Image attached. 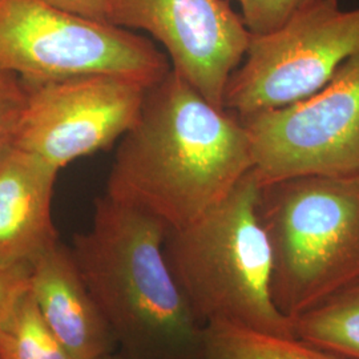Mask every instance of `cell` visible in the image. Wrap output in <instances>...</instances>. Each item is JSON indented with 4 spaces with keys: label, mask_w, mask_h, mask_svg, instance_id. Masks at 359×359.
Here are the masks:
<instances>
[{
    "label": "cell",
    "mask_w": 359,
    "mask_h": 359,
    "mask_svg": "<svg viewBox=\"0 0 359 359\" xmlns=\"http://www.w3.org/2000/svg\"><path fill=\"white\" fill-rule=\"evenodd\" d=\"M359 53V7L318 0L266 35H252L222 105L236 115L277 109L326 86Z\"/></svg>",
    "instance_id": "6"
},
{
    "label": "cell",
    "mask_w": 359,
    "mask_h": 359,
    "mask_svg": "<svg viewBox=\"0 0 359 359\" xmlns=\"http://www.w3.org/2000/svg\"><path fill=\"white\" fill-rule=\"evenodd\" d=\"M167 225L105 194L71 249L116 342L136 359H198L204 326L169 268Z\"/></svg>",
    "instance_id": "2"
},
{
    "label": "cell",
    "mask_w": 359,
    "mask_h": 359,
    "mask_svg": "<svg viewBox=\"0 0 359 359\" xmlns=\"http://www.w3.org/2000/svg\"><path fill=\"white\" fill-rule=\"evenodd\" d=\"M59 172L11 142L0 149V268L28 271L59 243L52 221Z\"/></svg>",
    "instance_id": "10"
},
{
    "label": "cell",
    "mask_w": 359,
    "mask_h": 359,
    "mask_svg": "<svg viewBox=\"0 0 359 359\" xmlns=\"http://www.w3.org/2000/svg\"><path fill=\"white\" fill-rule=\"evenodd\" d=\"M97 359H116V358H114V357H112V355H111V354H107V355H104V357H100V358H97Z\"/></svg>",
    "instance_id": "19"
},
{
    "label": "cell",
    "mask_w": 359,
    "mask_h": 359,
    "mask_svg": "<svg viewBox=\"0 0 359 359\" xmlns=\"http://www.w3.org/2000/svg\"><path fill=\"white\" fill-rule=\"evenodd\" d=\"M27 283L43 320L74 359L111 354L115 338L83 281L71 249L57 243L34 261Z\"/></svg>",
    "instance_id": "11"
},
{
    "label": "cell",
    "mask_w": 359,
    "mask_h": 359,
    "mask_svg": "<svg viewBox=\"0 0 359 359\" xmlns=\"http://www.w3.org/2000/svg\"><path fill=\"white\" fill-rule=\"evenodd\" d=\"M0 359H74L43 320L28 283L0 330Z\"/></svg>",
    "instance_id": "14"
},
{
    "label": "cell",
    "mask_w": 359,
    "mask_h": 359,
    "mask_svg": "<svg viewBox=\"0 0 359 359\" xmlns=\"http://www.w3.org/2000/svg\"><path fill=\"white\" fill-rule=\"evenodd\" d=\"M292 330L335 355L359 359V280L293 318Z\"/></svg>",
    "instance_id": "12"
},
{
    "label": "cell",
    "mask_w": 359,
    "mask_h": 359,
    "mask_svg": "<svg viewBox=\"0 0 359 359\" xmlns=\"http://www.w3.org/2000/svg\"><path fill=\"white\" fill-rule=\"evenodd\" d=\"M107 22L154 36L170 68L219 108L252 38L228 0H108Z\"/></svg>",
    "instance_id": "9"
},
{
    "label": "cell",
    "mask_w": 359,
    "mask_h": 359,
    "mask_svg": "<svg viewBox=\"0 0 359 359\" xmlns=\"http://www.w3.org/2000/svg\"><path fill=\"white\" fill-rule=\"evenodd\" d=\"M23 104L25 86L22 79L0 71V149L11 142Z\"/></svg>",
    "instance_id": "16"
},
{
    "label": "cell",
    "mask_w": 359,
    "mask_h": 359,
    "mask_svg": "<svg viewBox=\"0 0 359 359\" xmlns=\"http://www.w3.org/2000/svg\"><path fill=\"white\" fill-rule=\"evenodd\" d=\"M271 297L290 321L359 280V172L261 187Z\"/></svg>",
    "instance_id": "4"
},
{
    "label": "cell",
    "mask_w": 359,
    "mask_h": 359,
    "mask_svg": "<svg viewBox=\"0 0 359 359\" xmlns=\"http://www.w3.org/2000/svg\"><path fill=\"white\" fill-rule=\"evenodd\" d=\"M240 120L261 187L298 176L358 173L359 53L308 97Z\"/></svg>",
    "instance_id": "7"
},
{
    "label": "cell",
    "mask_w": 359,
    "mask_h": 359,
    "mask_svg": "<svg viewBox=\"0 0 359 359\" xmlns=\"http://www.w3.org/2000/svg\"><path fill=\"white\" fill-rule=\"evenodd\" d=\"M261 184L248 172L216 205L168 231L169 268L194 317L258 333L294 337L271 297V250L258 215Z\"/></svg>",
    "instance_id": "3"
},
{
    "label": "cell",
    "mask_w": 359,
    "mask_h": 359,
    "mask_svg": "<svg viewBox=\"0 0 359 359\" xmlns=\"http://www.w3.org/2000/svg\"><path fill=\"white\" fill-rule=\"evenodd\" d=\"M169 69L167 56L129 29L46 0H0V71L23 81L111 75L151 87Z\"/></svg>",
    "instance_id": "5"
},
{
    "label": "cell",
    "mask_w": 359,
    "mask_h": 359,
    "mask_svg": "<svg viewBox=\"0 0 359 359\" xmlns=\"http://www.w3.org/2000/svg\"><path fill=\"white\" fill-rule=\"evenodd\" d=\"M23 86L25 104L11 144L59 170L121 139L136 123L148 88L111 75Z\"/></svg>",
    "instance_id": "8"
},
{
    "label": "cell",
    "mask_w": 359,
    "mask_h": 359,
    "mask_svg": "<svg viewBox=\"0 0 359 359\" xmlns=\"http://www.w3.org/2000/svg\"><path fill=\"white\" fill-rule=\"evenodd\" d=\"M107 194L179 229L216 205L253 169L238 115L209 103L172 68L147 88L120 139Z\"/></svg>",
    "instance_id": "1"
},
{
    "label": "cell",
    "mask_w": 359,
    "mask_h": 359,
    "mask_svg": "<svg viewBox=\"0 0 359 359\" xmlns=\"http://www.w3.org/2000/svg\"><path fill=\"white\" fill-rule=\"evenodd\" d=\"M252 35H266L318 0H236Z\"/></svg>",
    "instance_id": "15"
},
{
    "label": "cell",
    "mask_w": 359,
    "mask_h": 359,
    "mask_svg": "<svg viewBox=\"0 0 359 359\" xmlns=\"http://www.w3.org/2000/svg\"><path fill=\"white\" fill-rule=\"evenodd\" d=\"M52 6L99 22H107L108 0H46ZM108 23V22H107Z\"/></svg>",
    "instance_id": "18"
},
{
    "label": "cell",
    "mask_w": 359,
    "mask_h": 359,
    "mask_svg": "<svg viewBox=\"0 0 359 359\" xmlns=\"http://www.w3.org/2000/svg\"><path fill=\"white\" fill-rule=\"evenodd\" d=\"M27 273L25 270L0 268V330L16 299L27 287Z\"/></svg>",
    "instance_id": "17"
},
{
    "label": "cell",
    "mask_w": 359,
    "mask_h": 359,
    "mask_svg": "<svg viewBox=\"0 0 359 359\" xmlns=\"http://www.w3.org/2000/svg\"><path fill=\"white\" fill-rule=\"evenodd\" d=\"M198 359H347L295 337L258 333L229 323L204 326Z\"/></svg>",
    "instance_id": "13"
}]
</instances>
